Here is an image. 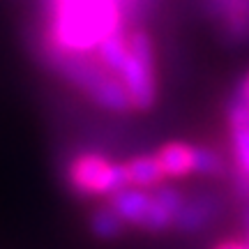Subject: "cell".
<instances>
[{
  "mask_svg": "<svg viewBox=\"0 0 249 249\" xmlns=\"http://www.w3.org/2000/svg\"><path fill=\"white\" fill-rule=\"evenodd\" d=\"M129 58L123 65L118 79L123 81L134 111H150L157 102V71H155V49L150 35L141 26L127 33Z\"/></svg>",
  "mask_w": 249,
  "mask_h": 249,
  "instance_id": "obj_1",
  "label": "cell"
},
{
  "mask_svg": "<svg viewBox=\"0 0 249 249\" xmlns=\"http://www.w3.org/2000/svg\"><path fill=\"white\" fill-rule=\"evenodd\" d=\"M67 180L79 196H113L129 185L124 164L108 161L99 155H79L67 166Z\"/></svg>",
  "mask_w": 249,
  "mask_h": 249,
  "instance_id": "obj_2",
  "label": "cell"
},
{
  "mask_svg": "<svg viewBox=\"0 0 249 249\" xmlns=\"http://www.w3.org/2000/svg\"><path fill=\"white\" fill-rule=\"evenodd\" d=\"M203 12L229 46L249 44V0H203Z\"/></svg>",
  "mask_w": 249,
  "mask_h": 249,
  "instance_id": "obj_3",
  "label": "cell"
},
{
  "mask_svg": "<svg viewBox=\"0 0 249 249\" xmlns=\"http://www.w3.org/2000/svg\"><path fill=\"white\" fill-rule=\"evenodd\" d=\"M222 214V198L214 192H196L194 196H187L182 210L178 213L173 229L180 233H198L217 222Z\"/></svg>",
  "mask_w": 249,
  "mask_h": 249,
  "instance_id": "obj_4",
  "label": "cell"
},
{
  "mask_svg": "<svg viewBox=\"0 0 249 249\" xmlns=\"http://www.w3.org/2000/svg\"><path fill=\"white\" fill-rule=\"evenodd\" d=\"M108 205L118 213V217L129 226H136L141 231H148L155 213V196L141 187H124L113 196H108Z\"/></svg>",
  "mask_w": 249,
  "mask_h": 249,
  "instance_id": "obj_5",
  "label": "cell"
},
{
  "mask_svg": "<svg viewBox=\"0 0 249 249\" xmlns=\"http://www.w3.org/2000/svg\"><path fill=\"white\" fill-rule=\"evenodd\" d=\"M155 157L160 161L161 171L166 178H185L194 173V157H196V145L182 141H171L161 145L155 152Z\"/></svg>",
  "mask_w": 249,
  "mask_h": 249,
  "instance_id": "obj_6",
  "label": "cell"
},
{
  "mask_svg": "<svg viewBox=\"0 0 249 249\" xmlns=\"http://www.w3.org/2000/svg\"><path fill=\"white\" fill-rule=\"evenodd\" d=\"M124 169H127V176H129V185L141 187V189H148V187H160L161 180L166 178L155 155H141V157H134V160H129L127 164H124Z\"/></svg>",
  "mask_w": 249,
  "mask_h": 249,
  "instance_id": "obj_7",
  "label": "cell"
},
{
  "mask_svg": "<svg viewBox=\"0 0 249 249\" xmlns=\"http://www.w3.org/2000/svg\"><path fill=\"white\" fill-rule=\"evenodd\" d=\"M124 226H127V224L118 217V213L111 205L97 208V210L92 213V217H90V231H92V235L99 238V240H116V238H120L124 231Z\"/></svg>",
  "mask_w": 249,
  "mask_h": 249,
  "instance_id": "obj_8",
  "label": "cell"
},
{
  "mask_svg": "<svg viewBox=\"0 0 249 249\" xmlns=\"http://www.w3.org/2000/svg\"><path fill=\"white\" fill-rule=\"evenodd\" d=\"M194 173L198 176H208V178H217L226 173V161L217 150L205 148V145H196V157H194Z\"/></svg>",
  "mask_w": 249,
  "mask_h": 249,
  "instance_id": "obj_9",
  "label": "cell"
},
{
  "mask_svg": "<svg viewBox=\"0 0 249 249\" xmlns=\"http://www.w3.org/2000/svg\"><path fill=\"white\" fill-rule=\"evenodd\" d=\"M152 196L157 198V203L164 205L166 210H169L171 214H173V222H176V217H178V213L182 210V205H185V198L187 196L180 192V189H176V187H155V192H152Z\"/></svg>",
  "mask_w": 249,
  "mask_h": 249,
  "instance_id": "obj_10",
  "label": "cell"
},
{
  "mask_svg": "<svg viewBox=\"0 0 249 249\" xmlns=\"http://www.w3.org/2000/svg\"><path fill=\"white\" fill-rule=\"evenodd\" d=\"M235 95H238V97H240V99H245V102H247V104H249V74H247V76H245V79L240 81V86L235 88Z\"/></svg>",
  "mask_w": 249,
  "mask_h": 249,
  "instance_id": "obj_11",
  "label": "cell"
},
{
  "mask_svg": "<svg viewBox=\"0 0 249 249\" xmlns=\"http://www.w3.org/2000/svg\"><path fill=\"white\" fill-rule=\"evenodd\" d=\"M214 249H249L247 245H242V242H235V240H226L222 245H217Z\"/></svg>",
  "mask_w": 249,
  "mask_h": 249,
  "instance_id": "obj_12",
  "label": "cell"
},
{
  "mask_svg": "<svg viewBox=\"0 0 249 249\" xmlns=\"http://www.w3.org/2000/svg\"><path fill=\"white\" fill-rule=\"evenodd\" d=\"M245 245H247V247H249V226H247V242H245Z\"/></svg>",
  "mask_w": 249,
  "mask_h": 249,
  "instance_id": "obj_13",
  "label": "cell"
}]
</instances>
